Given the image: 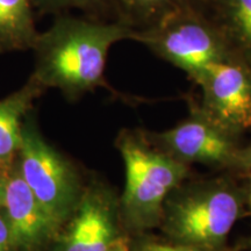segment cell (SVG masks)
I'll return each mask as SVG.
<instances>
[{"instance_id": "obj_1", "label": "cell", "mask_w": 251, "mask_h": 251, "mask_svg": "<svg viewBox=\"0 0 251 251\" xmlns=\"http://www.w3.org/2000/svg\"><path fill=\"white\" fill-rule=\"evenodd\" d=\"M136 30L126 21L103 24L91 19L61 17L37 36L35 72L45 89L56 87L74 97L103 85L108 50L121 40H135Z\"/></svg>"}, {"instance_id": "obj_2", "label": "cell", "mask_w": 251, "mask_h": 251, "mask_svg": "<svg viewBox=\"0 0 251 251\" xmlns=\"http://www.w3.org/2000/svg\"><path fill=\"white\" fill-rule=\"evenodd\" d=\"M117 144L126 168L120 218L136 231L161 225L166 200L187 177L188 165L139 133H121Z\"/></svg>"}, {"instance_id": "obj_3", "label": "cell", "mask_w": 251, "mask_h": 251, "mask_svg": "<svg viewBox=\"0 0 251 251\" xmlns=\"http://www.w3.org/2000/svg\"><path fill=\"white\" fill-rule=\"evenodd\" d=\"M178 188L166 200L161 225L186 246L206 250L221 247L243 211L241 190L224 180Z\"/></svg>"}, {"instance_id": "obj_4", "label": "cell", "mask_w": 251, "mask_h": 251, "mask_svg": "<svg viewBox=\"0 0 251 251\" xmlns=\"http://www.w3.org/2000/svg\"><path fill=\"white\" fill-rule=\"evenodd\" d=\"M135 40L194 81L212 64L237 58L216 25L190 4L169 12L147 29L136 30Z\"/></svg>"}, {"instance_id": "obj_5", "label": "cell", "mask_w": 251, "mask_h": 251, "mask_svg": "<svg viewBox=\"0 0 251 251\" xmlns=\"http://www.w3.org/2000/svg\"><path fill=\"white\" fill-rule=\"evenodd\" d=\"M15 162L21 177L49 214L63 225L81 197L74 165L52 148L33 125H24Z\"/></svg>"}, {"instance_id": "obj_6", "label": "cell", "mask_w": 251, "mask_h": 251, "mask_svg": "<svg viewBox=\"0 0 251 251\" xmlns=\"http://www.w3.org/2000/svg\"><path fill=\"white\" fill-rule=\"evenodd\" d=\"M196 83L205 117L231 135L251 129V67L241 59L212 64Z\"/></svg>"}, {"instance_id": "obj_7", "label": "cell", "mask_w": 251, "mask_h": 251, "mask_svg": "<svg viewBox=\"0 0 251 251\" xmlns=\"http://www.w3.org/2000/svg\"><path fill=\"white\" fill-rule=\"evenodd\" d=\"M156 139L163 150L186 164L240 169L241 149L234 135L209 120L197 107L190 119L156 135Z\"/></svg>"}, {"instance_id": "obj_8", "label": "cell", "mask_w": 251, "mask_h": 251, "mask_svg": "<svg viewBox=\"0 0 251 251\" xmlns=\"http://www.w3.org/2000/svg\"><path fill=\"white\" fill-rule=\"evenodd\" d=\"M120 205L107 188L93 185L81 193L58 251H111L119 235Z\"/></svg>"}, {"instance_id": "obj_9", "label": "cell", "mask_w": 251, "mask_h": 251, "mask_svg": "<svg viewBox=\"0 0 251 251\" xmlns=\"http://www.w3.org/2000/svg\"><path fill=\"white\" fill-rule=\"evenodd\" d=\"M1 209L17 251H41L62 227L25 183L15 163H12Z\"/></svg>"}, {"instance_id": "obj_10", "label": "cell", "mask_w": 251, "mask_h": 251, "mask_svg": "<svg viewBox=\"0 0 251 251\" xmlns=\"http://www.w3.org/2000/svg\"><path fill=\"white\" fill-rule=\"evenodd\" d=\"M43 90L31 77L24 87L0 100V159L13 162L21 144L24 117Z\"/></svg>"}, {"instance_id": "obj_11", "label": "cell", "mask_w": 251, "mask_h": 251, "mask_svg": "<svg viewBox=\"0 0 251 251\" xmlns=\"http://www.w3.org/2000/svg\"><path fill=\"white\" fill-rule=\"evenodd\" d=\"M219 30L235 56L251 67V0H213Z\"/></svg>"}, {"instance_id": "obj_12", "label": "cell", "mask_w": 251, "mask_h": 251, "mask_svg": "<svg viewBox=\"0 0 251 251\" xmlns=\"http://www.w3.org/2000/svg\"><path fill=\"white\" fill-rule=\"evenodd\" d=\"M34 0H0V51L33 48L37 33Z\"/></svg>"}, {"instance_id": "obj_13", "label": "cell", "mask_w": 251, "mask_h": 251, "mask_svg": "<svg viewBox=\"0 0 251 251\" xmlns=\"http://www.w3.org/2000/svg\"><path fill=\"white\" fill-rule=\"evenodd\" d=\"M130 18L151 21L153 25L169 12L187 5V0H118Z\"/></svg>"}, {"instance_id": "obj_14", "label": "cell", "mask_w": 251, "mask_h": 251, "mask_svg": "<svg viewBox=\"0 0 251 251\" xmlns=\"http://www.w3.org/2000/svg\"><path fill=\"white\" fill-rule=\"evenodd\" d=\"M35 6L46 12H61L71 8H79L89 13L101 11L106 0H34Z\"/></svg>"}, {"instance_id": "obj_15", "label": "cell", "mask_w": 251, "mask_h": 251, "mask_svg": "<svg viewBox=\"0 0 251 251\" xmlns=\"http://www.w3.org/2000/svg\"><path fill=\"white\" fill-rule=\"evenodd\" d=\"M0 251H17L9 230L7 220L4 212L0 208Z\"/></svg>"}, {"instance_id": "obj_16", "label": "cell", "mask_w": 251, "mask_h": 251, "mask_svg": "<svg viewBox=\"0 0 251 251\" xmlns=\"http://www.w3.org/2000/svg\"><path fill=\"white\" fill-rule=\"evenodd\" d=\"M140 251H209L201 248L192 246H171V244L157 243V242H147L143 243L140 248Z\"/></svg>"}, {"instance_id": "obj_17", "label": "cell", "mask_w": 251, "mask_h": 251, "mask_svg": "<svg viewBox=\"0 0 251 251\" xmlns=\"http://www.w3.org/2000/svg\"><path fill=\"white\" fill-rule=\"evenodd\" d=\"M12 163L6 162L4 159H0V208L4 205L6 186H7L9 174H11Z\"/></svg>"}, {"instance_id": "obj_18", "label": "cell", "mask_w": 251, "mask_h": 251, "mask_svg": "<svg viewBox=\"0 0 251 251\" xmlns=\"http://www.w3.org/2000/svg\"><path fill=\"white\" fill-rule=\"evenodd\" d=\"M240 170L251 171V143L247 148L241 149Z\"/></svg>"}, {"instance_id": "obj_19", "label": "cell", "mask_w": 251, "mask_h": 251, "mask_svg": "<svg viewBox=\"0 0 251 251\" xmlns=\"http://www.w3.org/2000/svg\"><path fill=\"white\" fill-rule=\"evenodd\" d=\"M111 251H130L127 240H126V238H124V237L119 238L118 242L114 244V247L112 248Z\"/></svg>"}, {"instance_id": "obj_20", "label": "cell", "mask_w": 251, "mask_h": 251, "mask_svg": "<svg viewBox=\"0 0 251 251\" xmlns=\"http://www.w3.org/2000/svg\"><path fill=\"white\" fill-rule=\"evenodd\" d=\"M248 202H249V207L251 211V176H250V185H249V192H248Z\"/></svg>"}]
</instances>
